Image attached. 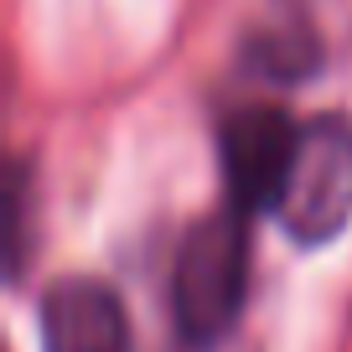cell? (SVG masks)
<instances>
[{"mask_svg":"<svg viewBox=\"0 0 352 352\" xmlns=\"http://www.w3.org/2000/svg\"><path fill=\"white\" fill-rule=\"evenodd\" d=\"M249 212L228 197L187 228L171 264V321L192 352L218 347L249 296Z\"/></svg>","mask_w":352,"mask_h":352,"instance_id":"6da1fadb","label":"cell"},{"mask_svg":"<svg viewBox=\"0 0 352 352\" xmlns=\"http://www.w3.org/2000/svg\"><path fill=\"white\" fill-rule=\"evenodd\" d=\"M275 218L300 249H321L352 223V120L347 114L300 120Z\"/></svg>","mask_w":352,"mask_h":352,"instance_id":"7a4b0ae2","label":"cell"},{"mask_svg":"<svg viewBox=\"0 0 352 352\" xmlns=\"http://www.w3.org/2000/svg\"><path fill=\"white\" fill-rule=\"evenodd\" d=\"M296 135H300V124L275 104H249V109H233L223 120L218 155H223V187H228L233 208H243L249 218L264 208L275 212Z\"/></svg>","mask_w":352,"mask_h":352,"instance_id":"3957f363","label":"cell"},{"mask_svg":"<svg viewBox=\"0 0 352 352\" xmlns=\"http://www.w3.org/2000/svg\"><path fill=\"white\" fill-rule=\"evenodd\" d=\"M36 321H42L47 352H130V321L104 280L67 275L47 285Z\"/></svg>","mask_w":352,"mask_h":352,"instance_id":"277c9868","label":"cell"},{"mask_svg":"<svg viewBox=\"0 0 352 352\" xmlns=\"http://www.w3.org/2000/svg\"><path fill=\"white\" fill-rule=\"evenodd\" d=\"M243 57L264 83H306V73L321 63L311 32H259L243 47Z\"/></svg>","mask_w":352,"mask_h":352,"instance_id":"5b68a950","label":"cell"},{"mask_svg":"<svg viewBox=\"0 0 352 352\" xmlns=\"http://www.w3.org/2000/svg\"><path fill=\"white\" fill-rule=\"evenodd\" d=\"M26 166H11V182H6V249H11V275H21L26 259Z\"/></svg>","mask_w":352,"mask_h":352,"instance_id":"8992f818","label":"cell"}]
</instances>
